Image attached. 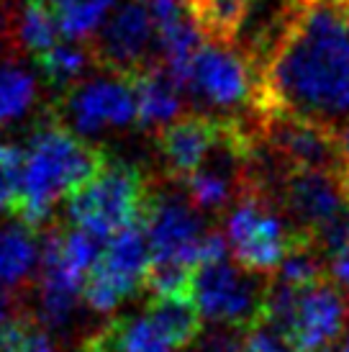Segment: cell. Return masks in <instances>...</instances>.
I'll use <instances>...</instances> for the list:
<instances>
[{
	"mask_svg": "<svg viewBox=\"0 0 349 352\" xmlns=\"http://www.w3.org/2000/svg\"><path fill=\"white\" fill-rule=\"evenodd\" d=\"M146 239L152 247V263H174L198 267V250L211 226L203 224L201 211L185 193L152 188L144 214Z\"/></svg>",
	"mask_w": 349,
	"mask_h": 352,
	"instance_id": "obj_11",
	"label": "cell"
},
{
	"mask_svg": "<svg viewBox=\"0 0 349 352\" xmlns=\"http://www.w3.org/2000/svg\"><path fill=\"white\" fill-rule=\"evenodd\" d=\"M316 352H334L331 347H324V350H316Z\"/></svg>",
	"mask_w": 349,
	"mask_h": 352,
	"instance_id": "obj_33",
	"label": "cell"
},
{
	"mask_svg": "<svg viewBox=\"0 0 349 352\" xmlns=\"http://www.w3.org/2000/svg\"><path fill=\"white\" fill-rule=\"evenodd\" d=\"M103 72L136 78L157 65V31L146 0H118L100 29L85 41Z\"/></svg>",
	"mask_w": 349,
	"mask_h": 352,
	"instance_id": "obj_7",
	"label": "cell"
},
{
	"mask_svg": "<svg viewBox=\"0 0 349 352\" xmlns=\"http://www.w3.org/2000/svg\"><path fill=\"white\" fill-rule=\"evenodd\" d=\"M13 36L21 50L34 57L52 50L62 36L52 3L49 0H23V6L13 19Z\"/></svg>",
	"mask_w": 349,
	"mask_h": 352,
	"instance_id": "obj_20",
	"label": "cell"
},
{
	"mask_svg": "<svg viewBox=\"0 0 349 352\" xmlns=\"http://www.w3.org/2000/svg\"><path fill=\"white\" fill-rule=\"evenodd\" d=\"M36 65L41 69V78L47 80L52 88H59V93H67L72 85H78L82 75L93 62V54L87 50L85 41H57L52 50L41 52L36 57Z\"/></svg>",
	"mask_w": 349,
	"mask_h": 352,
	"instance_id": "obj_21",
	"label": "cell"
},
{
	"mask_svg": "<svg viewBox=\"0 0 349 352\" xmlns=\"http://www.w3.org/2000/svg\"><path fill=\"white\" fill-rule=\"evenodd\" d=\"M36 100V80L19 65H0V131L26 116Z\"/></svg>",
	"mask_w": 349,
	"mask_h": 352,
	"instance_id": "obj_23",
	"label": "cell"
},
{
	"mask_svg": "<svg viewBox=\"0 0 349 352\" xmlns=\"http://www.w3.org/2000/svg\"><path fill=\"white\" fill-rule=\"evenodd\" d=\"M344 180H347V188H349V167H347V173H344Z\"/></svg>",
	"mask_w": 349,
	"mask_h": 352,
	"instance_id": "obj_32",
	"label": "cell"
},
{
	"mask_svg": "<svg viewBox=\"0 0 349 352\" xmlns=\"http://www.w3.org/2000/svg\"><path fill=\"white\" fill-rule=\"evenodd\" d=\"M349 322V296L331 278L298 288L285 340L298 352H316L339 340Z\"/></svg>",
	"mask_w": 349,
	"mask_h": 352,
	"instance_id": "obj_12",
	"label": "cell"
},
{
	"mask_svg": "<svg viewBox=\"0 0 349 352\" xmlns=\"http://www.w3.org/2000/svg\"><path fill=\"white\" fill-rule=\"evenodd\" d=\"M339 352H349V337H347V340H344V342H341Z\"/></svg>",
	"mask_w": 349,
	"mask_h": 352,
	"instance_id": "obj_30",
	"label": "cell"
},
{
	"mask_svg": "<svg viewBox=\"0 0 349 352\" xmlns=\"http://www.w3.org/2000/svg\"><path fill=\"white\" fill-rule=\"evenodd\" d=\"M21 173H23V152L10 144H0V214L16 208L19 204Z\"/></svg>",
	"mask_w": 349,
	"mask_h": 352,
	"instance_id": "obj_26",
	"label": "cell"
},
{
	"mask_svg": "<svg viewBox=\"0 0 349 352\" xmlns=\"http://www.w3.org/2000/svg\"><path fill=\"white\" fill-rule=\"evenodd\" d=\"M185 93L214 116H252L260 78L249 59L229 41L205 39L188 67Z\"/></svg>",
	"mask_w": 349,
	"mask_h": 352,
	"instance_id": "obj_6",
	"label": "cell"
},
{
	"mask_svg": "<svg viewBox=\"0 0 349 352\" xmlns=\"http://www.w3.org/2000/svg\"><path fill=\"white\" fill-rule=\"evenodd\" d=\"M257 137L288 170H331L344 175V160L337 137L326 129L311 126L295 118L262 116Z\"/></svg>",
	"mask_w": 349,
	"mask_h": 352,
	"instance_id": "obj_13",
	"label": "cell"
},
{
	"mask_svg": "<svg viewBox=\"0 0 349 352\" xmlns=\"http://www.w3.org/2000/svg\"><path fill=\"white\" fill-rule=\"evenodd\" d=\"M0 352H57V344L41 322L19 316L0 337Z\"/></svg>",
	"mask_w": 349,
	"mask_h": 352,
	"instance_id": "obj_25",
	"label": "cell"
},
{
	"mask_svg": "<svg viewBox=\"0 0 349 352\" xmlns=\"http://www.w3.org/2000/svg\"><path fill=\"white\" fill-rule=\"evenodd\" d=\"M334 137H337V147H339V155H341V160H344V167H349V121L334 134ZM344 173H347V170H344Z\"/></svg>",
	"mask_w": 349,
	"mask_h": 352,
	"instance_id": "obj_29",
	"label": "cell"
},
{
	"mask_svg": "<svg viewBox=\"0 0 349 352\" xmlns=\"http://www.w3.org/2000/svg\"><path fill=\"white\" fill-rule=\"evenodd\" d=\"M146 319L162 332L174 350L195 344L203 332V314L190 294L152 296L146 303Z\"/></svg>",
	"mask_w": 349,
	"mask_h": 352,
	"instance_id": "obj_18",
	"label": "cell"
},
{
	"mask_svg": "<svg viewBox=\"0 0 349 352\" xmlns=\"http://www.w3.org/2000/svg\"><path fill=\"white\" fill-rule=\"evenodd\" d=\"M41 265V247L36 229L23 221L0 226V285L19 288L36 275Z\"/></svg>",
	"mask_w": 349,
	"mask_h": 352,
	"instance_id": "obj_19",
	"label": "cell"
},
{
	"mask_svg": "<svg viewBox=\"0 0 349 352\" xmlns=\"http://www.w3.org/2000/svg\"><path fill=\"white\" fill-rule=\"evenodd\" d=\"M270 280L272 275L247 270L226 257L195 267L190 296L205 322L234 332H247L264 322Z\"/></svg>",
	"mask_w": 349,
	"mask_h": 352,
	"instance_id": "obj_5",
	"label": "cell"
},
{
	"mask_svg": "<svg viewBox=\"0 0 349 352\" xmlns=\"http://www.w3.org/2000/svg\"><path fill=\"white\" fill-rule=\"evenodd\" d=\"M242 344L244 352H298L291 344V340H285L280 332H275L264 322L242 332Z\"/></svg>",
	"mask_w": 349,
	"mask_h": 352,
	"instance_id": "obj_27",
	"label": "cell"
},
{
	"mask_svg": "<svg viewBox=\"0 0 349 352\" xmlns=\"http://www.w3.org/2000/svg\"><path fill=\"white\" fill-rule=\"evenodd\" d=\"M257 111L337 134L349 121V0H303L260 72Z\"/></svg>",
	"mask_w": 349,
	"mask_h": 352,
	"instance_id": "obj_1",
	"label": "cell"
},
{
	"mask_svg": "<svg viewBox=\"0 0 349 352\" xmlns=\"http://www.w3.org/2000/svg\"><path fill=\"white\" fill-rule=\"evenodd\" d=\"M223 129V116L214 113H185L157 131V152L170 183L183 186L198 167L203 165L208 152Z\"/></svg>",
	"mask_w": 349,
	"mask_h": 352,
	"instance_id": "obj_14",
	"label": "cell"
},
{
	"mask_svg": "<svg viewBox=\"0 0 349 352\" xmlns=\"http://www.w3.org/2000/svg\"><path fill=\"white\" fill-rule=\"evenodd\" d=\"M223 234L232 260L247 270L272 275L298 247H313V239L295 232L272 198L247 190L226 211Z\"/></svg>",
	"mask_w": 349,
	"mask_h": 352,
	"instance_id": "obj_4",
	"label": "cell"
},
{
	"mask_svg": "<svg viewBox=\"0 0 349 352\" xmlns=\"http://www.w3.org/2000/svg\"><path fill=\"white\" fill-rule=\"evenodd\" d=\"M303 0H247L242 19L232 36V47L242 52L254 67L257 78L278 52L288 31L298 19Z\"/></svg>",
	"mask_w": 349,
	"mask_h": 352,
	"instance_id": "obj_15",
	"label": "cell"
},
{
	"mask_svg": "<svg viewBox=\"0 0 349 352\" xmlns=\"http://www.w3.org/2000/svg\"><path fill=\"white\" fill-rule=\"evenodd\" d=\"M270 198L295 232L316 242V236L349 206V188L341 173L288 170L272 188Z\"/></svg>",
	"mask_w": 349,
	"mask_h": 352,
	"instance_id": "obj_9",
	"label": "cell"
},
{
	"mask_svg": "<svg viewBox=\"0 0 349 352\" xmlns=\"http://www.w3.org/2000/svg\"><path fill=\"white\" fill-rule=\"evenodd\" d=\"M188 3H190V6H193V8H195V6H201L203 0H188Z\"/></svg>",
	"mask_w": 349,
	"mask_h": 352,
	"instance_id": "obj_31",
	"label": "cell"
},
{
	"mask_svg": "<svg viewBox=\"0 0 349 352\" xmlns=\"http://www.w3.org/2000/svg\"><path fill=\"white\" fill-rule=\"evenodd\" d=\"M195 352H244L242 332L223 329V332L205 334L203 340L195 342Z\"/></svg>",
	"mask_w": 349,
	"mask_h": 352,
	"instance_id": "obj_28",
	"label": "cell"
},
{
	"mask_svg": "<svg viewBox=\"0 0 349 352\" xmlns=\"http://www.w3.org/2000/svg\"><path fill=\"white\" fill-rule=\"evenodd\" d=\"M155 183L134 162L108 157L106 167L67 198L69 224L111 239L128 226L142 224Z\"/></svg>",
	"mask_w": 349,
	"mask_h": 352,
	"instance_id": "obj_3",
	"label": "cell"
},
{
	"mask_svg": "<svg viewBox=\"0 0 349 352\" xmlns=\"http://www.w3.org/2000/svg\"><path fill=\"white\" fill-rule=\"evenodd\" d=\"M65 39L87 41L111 16L118 0H49Z\"/></svg>",
	"mask_w": 349,
	"mask_h": 352,
	"instance_id": "obj_22",
	"label": "cell"
},
{
	"mask_svg": "<svg viewBox=\"0 0 349 352\" xmlns=\"http://www.w3.org/2000/svg\"><path fill=\"white\" fill-rule=\"evenodd\" d=\"M313 247L324 257L329 278L349 296V206L341 211L337 221H331L316 236Z\"/></svg>",
	"mask_w": 349,
	"mask_h": 352,
	"instance_id": "obj_24",
	"label": "cell"
},
{
	"mask_svg": "<svg viewBox=\"0 0 349 352\" xmlns=\"http://www.w3.org/2000/svg\"><path fill=\"white\" fill-rule=\"evenodd\" d=\"M57 118L80 137H93L103 129L131 126L139 121L134 78L106 72L103 78L80 80L59 96Z\"/></svg>",
	"mask_w": 349,
	"mask_h": 352,
	"instance_id": "obj_10",
	"label": "cell"
},
{
	"mask_svg": "<svg viewBox=\"0 0 349 352\" xmlns=\"http://www.w3.org/2000/svg\"><path fill=\"white\" fill-rule=\"evenodd\" d=\"M106 162L108 152L100 144L80 137L59 118H49L36 126L23 152L21 193L13 211L23 224L36 229L62 198L67 201L78 188L93 180Z\"/></svg>",
	"mask_w": 349,
	"mask_h": 352,
	"instance_id": "obj_2",
	"label": "cell"
},
{
	"mask_svg": "<svg viewBox=\"0 0 349 352\" xmlns=\"http://www.w3.org/2000/svg\"><path fill=\"white\" fill-rule=\"evenodd\" d=\"M136 85V103H139V126L149 131L165 129L170 121L177 118L183 108V82L162 65L144 69L134 78Z\"/></svg>",
	"mask_w": 349,
	"mask_h": 352,
	"instance_id": "obj_16",
	"label": "cell"
},
{
	"mask_svg": "<svg viewBox=\"0 0 349 352\" xmlns=\"http://www.w3.org/2000/svg\"><path fill=\"white\" fill-rule=\"evenodd\" d=\"M149 263H152V247L146 239L144 221L118 232L108 239L98 263L87 273L82 301L93 311H113L126 298L144 291Z\"/></svg>",
	"mask_w": 349,
	"mask_h": 352,
	"instance_id": "obj_8",
	"label": "cell"
},
{
	"mask_svg": "<svg viewBox=\"0 0 349 352\" xmlns=\"http://www.w3.org/2000/svg\"><path fill=\"white\" fill-rule=\"evenodd\" d=\"M82 352H177L144 316H116L82 344Z\"/></svg>",
	"mask_w": 349,
	"mask_h": 352,
	"instance_id": "obj_17",
	"label": "cell"
}]
</instances>
